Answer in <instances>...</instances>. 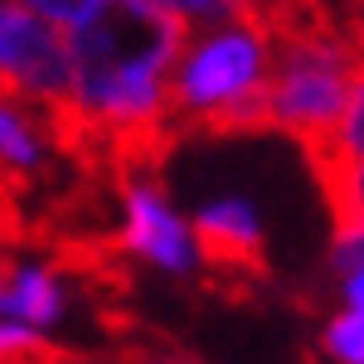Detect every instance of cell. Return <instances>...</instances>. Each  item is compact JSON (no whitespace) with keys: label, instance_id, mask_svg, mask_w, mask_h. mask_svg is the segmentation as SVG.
Returning a JSON list of instances; mask_svg holds the SVG:
<instances>
[{"label":"cell","instance_id":"cell-13","mask_svg":"<svg viewBox=\"0 0 364 364\" xmlns=\"http://www.w3.org/2000/svg\"><path fill=\"white\" fill-rule=\"evenodd\" d=\"M331 5V15H336V25L345 29V39L360 49L364 58V0H326Z\"/></svg>","mask_w":364,"mask_h":364},{"label":"cell","instance_id":"cell-18","mask_svg":"<svg viewBox=\"0 0 364 364\" xmlns=\"http://www.w3.org/2000/svg\"><path fill=\"white\" fill-rule=\"evenodd\" d=\"M301 364H321V360H316V355H306V360H301Z\"/></svg>","mask_w":364,"mask_h":364},{"label":"cell","instance_id":"cell-7","mask_svg":"<svg viewBox=\"0 0 364 364\" xmlns=\"http://www.w3.org/2000/svg\"><path fill=\"white\" fill-rule=\"evenodd\" d=\"M311 156H340V161H364V58L355 68V83H350V97H345V112H340V127L331 146L311 151Z\"/></svg>","mask_w":364,"mask_h":364},{"label":"cell","instance_id":"cell-3","mask_svg":"<svg viewBox=\"0 0 364 364\" xmlns=\"http://www.w3.org/2000/svg\"><path fill=\"white\" fill-rule=\"evenodd\" d=\"M112 195L122 204V233L117 248L127 257H141L170 277H195L199 257L190 224L175 214L170 195L161 190V170H127L112 180Z\"/></svg>","mask_w":364,"mask_h":364},{"label":"cell","instance_id":"cell-10","mask_svg":"<svg viewBox=\"0 0 364 364\" xmlns=\"http://www.w3.org/2000/svg\"><path fill=\"white\" fill-rule=\"evenodd\" d=\"M10 5H20L25 15H34V20H44L49 29H73L78 25H87L107 0H10Z\"/></svg>","mask_w":364,"mask_h":364},{"label":"cell","instance_id":"cell-1","mask_svg":"<svg viewBox=\"0 0 364 364\" xmlns=\"http://www.w3.org/2000/svg\"><path fill=\"white\" fill-rule=\"evenodd\" d=\"M272 34L257 15L190 34L170 73L166 117L185 136H262L272 132Z\"/></svg>","mask_w":364,"mask_h":364},{"label":"cell","instance_id":"cell-8","mask_svg":"<svg viewBox=\"0 0 364 364\" xmlns=\"http://www.w3.org/2000/svg\"><path fill=\"white\" fill-rule=\"evenodd\" d=\"M151 5L175 15L190 34H204V29H219V25H233V20L252 15L248 0H151Z\"/></svg>","mask_w":364,"mask_h":364},{"label":"cell","instance_id":"cell-17","mask_svg":"<svg viewBox=\"0 0 364 364\" xmlns=\"http://www.w3.org/2000/svg\"><path fill=\"white\" fill-rule=\"evenodd\" d=\"M58 364H92V360H58Z\"/></svg>","mask_w":364,"mask_h":364},{"label":"cell","instance_id":"cell-11","mask_svg":"<svg viewBox=\"0 0 364 364\" xmlns=\"http://www.w3.org/2000/svg\"><path fill=\"white\" fill-rule=\"evenodd\" d=\"M117 360L122 364H199L195 355H185V350H175L170 340H122V350H117Z\"/></svg>","mask_w":364,"mask_h":364},{"label":"cell","instance_id":"cell-4","mask_svg":"<svg viewBox=\"0 0 364 364\" xmlns=\"http://www.w3.org/2000/svg\"><path fill=\"white\" fill-rule=\"evenodd\" d=\"M63 311H68L63 277H58L49 262L15 267V282H10V291H5V301H0V316H5V321L39 331V326H54V321H63Z\"/></svg>","mask_w":364,"mask_h":364},{"label":"cell","instance_id":"cell-16","mask_svg":"<svg viewBox=\"0 0 364 364\" xmlns=\"http://www.w3.org/2000/svg\"><path fill=\"white\" fill-rule=\"evenodd\" d=\"M15 267H20V262H15L10 252H0V301H5V291H10V282H15Z\"/></svg>","mask_w":364,"mask_h":364},{"label":"cell","instance_id":"cell-9","mask_svg":"<svg viewBox=\"0 0 364 364\" xmlns=\"http://www.w3.org/2000/svg\"><path fill=\"white\" fill-rule=\"evenodd\" d=\"M321 350L336 364H364V316L360 311H336L321 326Z\"/></svg>","mask_w":364,"mask_h":364},{"label":"cell","instance_id":"cell-6","mask_svg":"<svg viewBox=\"0 0 364 364\" xmlns=\"http://www.w3.org/2000/svg\"><path fill=\"white\" fill-rule=\"evenodd\" d=\"M58 360H87V355L44 340L39 331H29V326L0 321V364H58Z\"/></svg>","mask_w":364,"mask_h":364},{"label":"cell","instance_id":"cell-5","mask_svg":"<svg viewBox=\"0 0 364 364\" xmlns=\"http://www.w3.org/2000/svg\"><path fill=\"white\" fill-rule=\"evenodd\" d=\"M311 175L321 185L331 233L364 228V161H340V156H306Z\"/></svg>","mask_w":364,"mask_h":364},{"label":"cell","instance_id":"cell-15","mask_svg":"<svg viewBox=\"0 0 364 364\" xmlns=\"http://www.w3.org/2000/svg\"><path fill=\"white\" fill-rule=\"evenodd\" d=\"M287 5H301V0H248V10L257 15V20H267V15H277V10H287Z\"/></svg>","mask_w":364,"mask_h":364},{"label":"cell","instance_id":"cell-14","mask_svg":"<svg viewBox=\"0 0 364 364\" xmlns=\"http://www.w3.org/2000/svg\"><path fill=\"white\" fill-rule=\"evenodd\" d=\"M340 296H345V311H360L364 316V267L350 272V277H340Z\"/></svg>","mask_w":364,"mask_h":364},{"label":"cell","instance_id":"cell-2","mask_svg":"<svg viewBox=\"0 0 364 364\" xmlns=\"http://www.w3.org/2000/svg\"><path fill=\"white\" fill-rule=\"evenodd\" d=\"M190 238H195V257L204 267L209 291H219L228 301H252L272 282L262 219H257V209L248 199L224 195L214 204H204L190 219Z\"/></svg>","mask_w":364,"mask_h":364},{"label":"cell","instance_id":"cell-12","mask_svg":"<svg viewBox=\"0 0 364 364\" xmlns=\"http://www.w3.org/2000/svg\"><path fill=\"white\" fill-rule=\"evenodd\" d=\"M326 262L336 267V277H350L364 267V228H345V233H331V252Z\"/></svg>","mask_w":364,"mask_h":364}]
</instances>
